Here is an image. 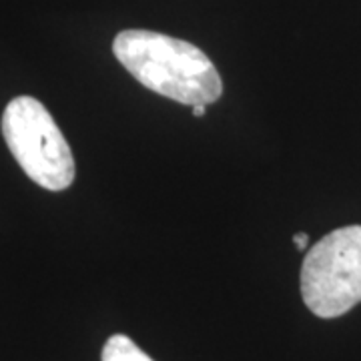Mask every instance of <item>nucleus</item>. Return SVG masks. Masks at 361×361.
Returning a JSON list of instances; mask_svg holds the SVG:
<instances>
[{
  "instance_id": "nucleus-1",
  "label": "nucleus",
  "mask_w": 361,
  "mask_h": 361,
  "mask_svg": "<svg viewBox=\"0 0 361 361\" xmlns=\"http://www.w3.org/2000/svg\"><path fill=\"white\" fill-rule=\"evenodd\" d=\"M116 61L142 87L183 104H211L223 92L219 73L199 47L153 30H123L113 42Z\"/></svg>"
},
{
  "instance_id": "nucleus-3",
  "label": "nucleus",
  "mask_w": 361,
  "mask_h": 361,
  "mask_svg": "<svg viewBox=\"0 0 361 361\" xmlns=\"http://www.w3.org/2000/svg\"><path fill=\"white\" fill-rule=\"evenodd\" d=\"M301 295L311 313L339 317L361 301V225L336 229L317 241L301 267Z\"/></svg>"
},
{
  "instance_id": "nucleus-5",
  "label": "nucleus",
  "mask_w": 361,
  "mask_h": 361,
  "mask_svg": "<svg viewBox=\"0 0 361 361\" xmlns=\"http://www.w3.org/2000/svg\"><path fill=\"white\" fill-rule=\"evenodd\" d=\"M293 241H295L297 249H301V251L307 249V241H310L307 239V233H297L295 237H293Z\"/></svg>"
},
{
  "instance_id": "nucleus-6",
  "label": "nucleus",
  "mask_w": 361,
  "mask_h": 361,
  "mask_svg": "<svg viewBox=\"0 0 361 361\" xmlns=\"http://www.w3.org/2000/svg\"><path fill=\"white\" fill-rule=\"evenodd\" d=\"M207 111V104H193V115L203 116Z\"/></svg>"
},
{
  "instance_id": "nucleus-2",
  "label": "nucleus",
  "mask_w": 361,
  "mask_h": 361,
  "mask_svg": "<svg viewBox=\"0 0 361 361\" xmlns=\"http://www.w3.org/2000/svg\"><path fill=\"white\" fill-rule=\"evenodd\" d=\"M2 137L26 175L49 191L68 189L75 180V157L63 130L44 104L16 97L2 113Z\"/></svg>"
},
{
  "instance_id": "nucleus-4",
  "label": "nucleus",
  "mask_w": 361,
  "mask_h": 361,
  "mask_svg": "<svg viewBox=\"0 0 361 361\" xmlns=\"http://www.w3.org/2000/svg\"><path fill=\"white\" fill-rule=\"evenodd\" d=\"M103 361H153L130 337L113 336L103 348Z\"/></svg>"
}]
</instances>
